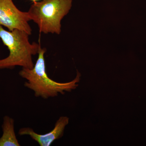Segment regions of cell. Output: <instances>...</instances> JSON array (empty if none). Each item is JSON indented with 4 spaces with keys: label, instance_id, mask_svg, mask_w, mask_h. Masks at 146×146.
<instances>
[{
    "label": "cell",
    "instance_id": "cell-1",
    "mask_svg": "<svg viewBox=\"0 0 146 146\" xmlns=\"http://www.w3.org/2000/svg\"><path fill=\"white\" fill-rule=\"evenodd\" d=\"M46 51L45 48L41 47L34 67L31 69L23 68L19 72L21 77L27 80L24 83L25 87L32 90L35 97L44 99L54 98L59 94H64L75 89L80 80V73L77 71L75 78L66 83H60L50 78L46 71L44 58Z\"/></svg>",
    "mask_w": 146,
    "mask_h": 146
},
{
    "label": "cell",
    "instance_id": "cell-2",
    "mask_svg": "<svg viewBox=\"0 0 146 146\" xmlns=\"http://www.w3.org/2000/svg\"><path fill=\"white\" fill-rule=\"evenodd\" d=\"M29 35L20 30L7 31L0 26V39L9 51L7 57L0 60V70L13 69L17 66L29 69L34 67L32 56L38 54L41 47L35 42L31 44Z\"/></svg>",
    "mask_w": 146,
    "mask_h": 146
},
{
    "label": "cell",
    "instance_id": "cell-3",
    "mask_svg": "<svg viewBox=\"0 0 146 146\" xmlns=\"http://www.w3.org/2000/svg\"><path fill=\"white\" fill-rule=\"evenodd\" d=\"M72 2V0H43L33 3L28 12L40 32L59 34L61 20L71 9Z\"/></svg>",
    "mask_w": 146,
    "mask_h": 146
},
{
    "label": "cell",
    "instance_id": "cell-4",
    "mask_svg": "<svg viewBox=\"0 0 146 146\" xmlns=\"http://www.w3.org/2000/svg\"><path fill=\"white\" fill-rule=\"evenodd\" d=\"M31 21L28 12L19 10L13 0H0V26L6 27L9 31L18 29L30 35L32 29L29 22Z\"/></svg>",
    "mask_w": 146,
    "mask_h": 146
},
{
    "label": "cell",
    "instance_id": "cell-5",
    "mask_svg": "<svg viewBox=\"0 0 146 146\" xmlns=\"http://www.w3.org/2000/svg\"><path fill=\"white\" fill-rule=\"evenodd\" d=\"M69 119L67 117H60L55 124L52 130L44 134L36 133L32 128L23 127L20 129L18 133L20 136L28 135L37 142L40 146H49L56 140L63 136L65 127L69 123Z\"/></svg>",
    "mask_w": 146,
    "mask_h": 146
},
{
    "label": "cell",
    "instance_id": "cell-6",
    "mask_svg": "<svg viewBox=\"0 0 146 146\" xmlns=\"http://www.w3.org/2000/svg\"><path fill=\"white\" fill-rule=\"evenodd\" d=\"M3 134L0 138V146H20L14 130V120L5 116L2 125Z\"/></svg>",
    "mask_w": 146,
    "mask_h": 146
},
{
    "label": "cell",
    "instance_id": "cell-7",
    "mask_svg": "<svg viewBox=\"0 0 146 146\" xmlns=\"http://www.w3.org/2000/svg\"><path fill=\"white\" fill-rule=\"evenodd\" d=\"M31 1H33L34 2H37V1H39V0H31Z\"/></svg>",
    "mask_w": 146,
    "mask_h": 146
}]
</instances>
